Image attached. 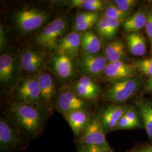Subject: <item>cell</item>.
<instances>
[{
  "mask_svg": "<svg viewBox=\"0 0 152 152\" xmlns=\"http://www.w3.org/2000/svg\"><path fill=\"white\" fill-rule=\"evenodd\" d=\"M48 108L44 105L15 102L7 108L8 119L28 139L37 138L43 132L48 118Z\"/></svg>",
  "mask_w": 152,
  "mask_h": 152,
  "instance_id": "1",
  "label": "cell"
},
{
  "mask_svg": "<svg viewBox=\"0 0 152 152\" xmlns=\"http://www.w3.org/2000/svg\"><path fill=\"white\" fill-rule=\"evenodd\" d=\"M29 139L23 135L9 119L0 120V152H14L27 147Z\"/></svg>",
  "mask_w": 152,
  "mask_h": 152,
  "instance_id": "2",
  "label": "cell"
},
{
  "mask_svg": "<svg viewBox=\"0 0 152 152\" xmlns=\"http://www.w3.org/2000/svg\"><path fill=\"white\" fill-rule=\"evenodd\" d=\"M141 78L138 76L114 81L104 92V99L114 104L124 103L140 87Z\"/></svg>",
  "mask_w": 152,
  "mask_h": 152,
  "instance_id": "3",
  "label": "cell"
},
{
  "mask_svg": "<svg viewBox=\"0 0 152 152\" xmlns=\"http://www.w3.org/2000/svg\"><path fill=\"white\" fill-rule=\"evenodd\" d=\"M67 27V22L64 19L61 17L55 18L38 34L36 39L37 44L46 50L57 49L59 38L66 32Z\"/></svg>",
  "mask_w": 152,
  "mask_h": 152,
  "instance_id": "4",
  "label": "cell"
},
{
  "mask_svg": "<svg viewBox=\"0 0 152 152\" xmlns=\"http://www.w3.org/2000/svg\"><path fill=\"white\" fill-rule=\"evenodd\" d=\"M106 134L102 123V114H96L91 117L86 130L78 138V144L79 146L89 145L110 148Z\"/></svg>",
  "mask_w": 152,
  "mask_h": 152,
  "instance_id": "5",
  "label": "cell"
},
{
  "mask_svg": "<svg viewBox=\"0 0 152 152\" xmlns=\"http://www.w3.org/2000/svg\"><path fill=\"white\" fill-rule=\"evenodd\" d=\"M15 20L23 32H29L40 27L48 18L45 11L33 8H24L18 11Z\"/></svg>",
  "mask_w": 152,
  "mask_h": 152,
  "instance_id": "6",
  "label": "cell"
},
{
  "mask_svg": "<svg viewBox=\"0 0 152 152\" xmlns=\"http://www.w3.org/2000/svg\"><path fill=\"white\" fill-rule=\"evenodd\" d=\"M16 98L18 102L44 105L41 98V90L38 79L33 77L23 82L17 90Z\"/></svg>",
  "mask_w": 152,
  "mask_h": 152,
  "instance_id": "7",
  "label": "cell"
},
{
  "mask_svg": "<svg viewBox=\"0 0 152 152\" xmlns=\"http://www.w3.org/2000/svg\"><path fill=\"white\" fill-rule=\"evenodd\" d=\"M55 106L63 115L79 109H86V100L79 97L72 90H64L59 93L55 100Z\"/></svg>",
  "mask_w": 152,
  "mask_h": 152,
  "instance_id": "8",
  "label": "cell"
},
{
  "mask_svg": "<svg viewBox=\"0 0 152 152\" xmlns=\"http://www.w3.org/2000/svg\"><path fill=\"white\" fill-rule=\"evenodd\" d=\"M137 70L135 65L127 64L124 61H117L108 63L103 73L107 80L117 81L137 76Z\"/></svg>",
  "mask_w": 152,
  "mask_h": 152,
  "instance_id": "9",
  "label": "cell"
},
{
  "mask_svg": "<svg viewBox=\"0 0 152 152\" xmlns=\"http://www.w3.org/2000/svg\"><path fill=\"white\" fill-rule=\"evenodd\" d=\"M75 136L79 138L88 125L91 117L86 109H79L64 114Z\"/></svg>",
  "mask_w": 152,
  "mask_h": 152,
  "instance_id": "10",
  "label": "cell"
},
{
  "mask_svg": "<svg viewBox=\"0 0 152 152\" xmlns=\"http://www.w3.org/2000/svg\"><path fill=\"white\" fill-rule=\"evenodd\" d=\"M75 92L82 99L87 101H95L100 92L98 84L90 77L82 76L76 82Z\"/></svg>",
  "mask_w": 152,
  "mask_h": 152,
  "instance_id": "11",
  "label": "cell"
},
{
  "mask_svg": "<svg viewBox=\"0 0 152 152\" xmlns=\"http://www.w3.org/2000/svg\"><path fill=\"white\" fill-rule=\"evenodd\" d=\"M81 36L80 33L74 31L60 39L56 49L58 54L66 55L72 58H76L81 45Z\"/></svg>",
  "mask_w": 152,
  "mask_h": 152,
  "instance_id": "12",
  "label": "cell"
},
{
  "mask_svg": "<svg viewBox=\"0 0 152 152\" xmlns=\"http://www.w3.org/2000/svg\"><path fill=\"white\" fill-rule=\"evenodd\" d=\"M129 108L126 105L114 104L104 110L102 114V120L107 134L115 130L118 122Z\"/></svg>",
  "mask_w": 152,
  "mask_h": 152,
  "instance_id": "13",
  "label": "cell"
},
{
  "mask_svg": "<svg viewBox=\"0 0 152 152\" xmlns=\"http://www.w3.org/2000/svg\"><path fill=\"white\" fill-rule=\"evenodd\" d=\"M107 64L105 56L101 55H83L80 63L82 71L92 76L104 72Z\"/></svg>",
  "mask_w": 152,
  "mask_h": 152,
  "instance_id": "14",
  "label": "cell"
},
{
  "mask_svg": "<svg viewBox=\"0 0 152 152\" xmlns=\"http://www.w3.org/2000/svg\"><path fill=\"white\" fill-rule=\"evenodd\" d=\"M41 90V98L45 107L49 108L55 94V84L53 77L48 73L41 74L38 78Z\"/></svg>",
  "mask_w": 152,
  "mask_h": 152,
  "instance_id": "15",
  "label": "cell"
},
{
  "mask_svg": "<svg viewBox=\"0 0 152 152\" xmlns=\"http://www.w3.org/2000/svg\"><path fill=\"white\" fill-rule=\"evenodd\" d=\"M122 22L103 16L98 19L95 24V29L102 39H110L116 35Z\"/></svg>",
  "mask_w": 152,
  "mask_h": 152,
  "instance_id": "16",
  "label": "cell"
},
{
  "mask_svg": "<svg viewBox=\"0 0 152 152\" xmlns=\"http://www.w3.org/2000/svg\"><path fill=\"white\" fill-rule=\"evenodd\" d=\"M53 66L56 74L62 80H66L72 75L73 70L72 58L66 55H55L53 60Z\"/></svg>",
  "mask_w": 152,
  "mask_h": 152,
  "instance_id": "17",
  "label": "cell"
},
{
  "mask_svg": "<svg viewBox=\"0 0 152 152\" xmlns=\"http://www.w3.org/2000/svg\"><path fill=\"white\" fill-rule=\"evenodd\" d=\"M45 60L42 55L32 50L24 52L21 58V65L24 71L28 72H37L42 67Z\"/></svg>",
  "mask_w": 152,
  "mask_h": 152,
  "instance_id": "18",
  "label": "cell"
},
{
  "mask_svg": "<svg viewBox=\"0 0 152 152\" xmlns=\"http://www.w3.org/2000/svg\"><path fill=\"white\" fill-rule=\"evenodd\" d=\"M148 14L142 9L136 12L123 23V28L126 32L137 33L147 24Z\"/></svg>",
  "mask_w": 152,
  "mask_h": 152,
  "instance_id": "19",
  "label": "cell"
},
{
  "mask_svg": "<svg viewBox=\"0 0 152 152\" xmlns=\"http://www.w3.org/2000/svg\"><path fill=\"white\" fill-rule=\"evenodd\" d=\"M81 48L83 55H96L102 48V42L94 33L87 31L82 34Z\"/></svg>",
  "mask_w": 152,
  "mask_h": 152,
  "instance_id": "20",
  "label": "cell"
},
{
  "mask_svg": "<svg viewBox=\"0 0 152 152\" xmlns=\"http://www.w3.org/2000/svg\"><path fill=\"white\" fill-rule=\"evenodd\" d=\"M104 54L109 63L122 61L126 56L125 45L120 40L109 42L104 48Z\"/></svg>",
  "mask_w": 152,
  "mask_h": 152,
  "instance_id": "21",
  "label": "cell"
},
{
  "mask_svg": "<svg viewBox=\"0 0 152 152\" xmlns=\"http://www.w3.org/2000/svg\"><path fill=\"white\" fill-rule=\"evenodd\" d=\"M14 60L11 55L3 54L0 56V80L5 85L9 84L13 78Z\"/></svg>",
  "mask_w": 152,
  "mask_h": 152,
  "instance_id": "22",
  "label": "cell"
},
{
  "mask_svg": "<svg viewBox=\"0 0 152 152\" xmlns=\"http://www.w3.org/2000/svg\"><path fill=\"white\" fill-rule=\"evenodd\" d=\"M127 44L131 54L141 56L147 51L146 40L139 33H130L127 37Z\"/></svg>",
  "mask_w": 152,
  "mask_h": 152,
  "instance_id": "23",
  "label": "cell"
},
{
  "mask_svg": "<svg viewBox=\"0 0 152 152\" xmlns=\"http://www.w3.org/2000/svg\"><path fill=\"white\" fill-rule=\"evenodd\" d=\"M136 104L140 110L147 135L152 140V103L141 99L136 101Z\"/></svg>",
  "mask_w": 152,
  "mask_h": 152,
  "instance_id": "24",
  "label": "cell"
},
{
  "mask_svg": "<svg viewBox=\"0 0 152 152\" xmlns=\"http://www.w3.org/2000/svg\"><path fill=\"white\" fill-rule=\"evenodd\" d=\"M130 15V12H126L120 10L114 4L109 5L104 12V16L121 21L126 20L129 18Z\"/></svg>",
  "mask_w": 152,
  "mask_h": 152,
  "instance_id": "25",
  "label": "cell"
},
{
  "mask_svg": "<svg viewBox=\"0 0 152 152\" xmlns=\"http://www.w3.org/2000/svg\"><path fill=\"white\" fill-rule=\"evenodd\" d=\"M135 66L137 70L144 75L151 77L152 76V57L144 59L137 60Z\"/></svg>",
  "mask_w": 152,
  "mask_h": 152,
  "instance_id": "26",
  "label": "cell"
},
{
  "mask_svg": "<svg viewBox=\"0 0 152 152\" xmlns=\"http://www.w3.org/2000/svg\"><path fill=\"white\" fill-rule=\"evenodd\" d=\"M104 2L100 0H85L82 5L83 9L86 11L97 12L103 9Z\"/></svg>",
  "mask_w": 152,
  "mask_h": 152,
  "instance_id": "27",
  "label": "cell"
},
{
  "mask_svg": "<svg viewBox=\"0 0 152 152\" xmlns=\"http://www.w3.org/2000/svg\"><path fill=\"white\" fill-rule=\"evenodd\" d=\"M137 1L136 0H115L113 4L120 10L130 12L136 5Z\"/></svg>",
  "mask_w": 152,
  "mask_h": 152,
  "instance_id": "28",
  "label": "cell"
},
{
  "mask_svg": "<svg viewBox=\"0 0 152 152\" xmlns=\"http://www.w3.org/2000/svg\"><path fill=\"white\" fill-rule=\"evenodd\" d=\"M99 18V14L96 15L95 16H93L91 18H90L83 22L81 24L75 26V30L76 32H80L86 31L87 29H89L90 28L92 27L93 26L95 25L96 23L98 20Z\"/></svg>",
  "mask_w": 152,
  "mask_h": 152,
  "instance_id": "29",
  "label": "cell"
},
{
  "mask_svg": "<svg viewBox=\"0 0 152 152\" xmlns=\"http://www.w3.org/2000/svg\"><path fill=\"white\" fill-rule=\"evenodd\" d=\"M78 152H113L112 148H107L95 145H84L78 146Z\"/></svg>",
  "mask_w": 152,
  "mask_h": 152,
  "instance_id": "30",
  "label": "cell"
},
{
  "mask_svg": "<svg viewBox=\"0 0 152 152\" xmlns=\"http://www.w3.org/2000/svg\"><path fill=\"white\" fill-rule=\"evenodd\" d=\"M98 12H92L89 11H85L82 12L78 14L77 15L75 19V26H77L78 24H80L83 22H85L87 19L91 18L93 16H95L98 14Z\"/></svg>",
  "mask_w": 152,
  "mask_h": 152,
  "instance_id": "31",
  "label": "cell"
},
{
  "mask_svg": "<svg viewBox=\"0 0 152 152\" xmlns=\"http://www.w3.org/2000/svg\"><path fill=\"white\" fill-rule=\"evenodd\" d=\"M135 127L136 126L124 115L118 122L115 130H130Z\"/></svg>",
  "mask_w": 152,
  "mask_h": 152,
  "instance_id": "32",
  "label": "cell"
},
{
  "mask_svg": "<svg viewBox=\"0 0 152 152\" xmlns=\"http://www.w3.org/2000/svg\"><path fill=\"white\" fill-rule=\"evenodd\" d=\"M145 29L151 46V51L152 53V12L148 14L147 24Z\"/></svg>",
  "mask_w": 152,
  "mask_h": 152,
  "instance_id": "33",
  "label": "cell"
},
{
  "mask_svg": "<svg viewBox=\"0 0 152 152\" xmlns=\"http://www.w3.org/2000/svg\"><path fill=\"white\" fill-rule=\"evenodd\" d=\"M124 115L132 124L135 125L136 127H138L140 125L137 114L133 109H128V110H127Z\"/></svg>",
  "mask_w": 152,
  "mask_h": 152,
  "instance_id": "34",
  "label": "cell"
},
{
  "mask_svg": "<svg viewBox=\"0 0 152 152\" xmlns=\"http://www.w3.org/2000/svg\"><path fill=\"white\" fill-rule=\"evenodd\" d=\"M144 87L147 91L152 92V76L149 77L147 81L144 82Z\"/></svg>",
  "mask_w": 152,
  "mask_h": 152,
  "instance_id": "35",
  "label": "cell"
},
{
  "mask_svg": "<svg viewBox=\"0 0 152 152\" xmlns=\"http://www.w3.org/2000/svg\"><path fill=\"white\" fill-rule=\"evenodd\" d=\"M85 0H73L71 1V7H82Z\"/></svg>",
  "mask_w": 152,
  "mask_h": 152,
  "instance_id": "36",
  "label": "cell"
},
{
  "mask_svg": "<svg viewBox=\"0 0 152 152\" xmlns=\"http://www.w3.org/2000/svg\"><path fill=\"white\" fill-rule=\"evenodd\" d=\"M134 152H152V144L141 147Z\"/></svg>",
  "mask_w": 152,
  "mask_h": 152,
  "instance_id": "37",
  "label": "cell"
},
{
  "mask_svg": "<svg viewBox=\"0 0 152 152\" xmlns=\"http://www.w3.org/2000/svg\"><path fill=\"white\" fill-rule=\"evenodd\" d=\"M0 36H1V39H0V45H1V49L4 47L5 44V33L4 29L2 28V26L1 25V29H0Z\"/></svg>",
  "mask_w": 152,
  "mask_h": 152,
  "instance_id": "38",
  "label": "cell"
}]
</instances>
